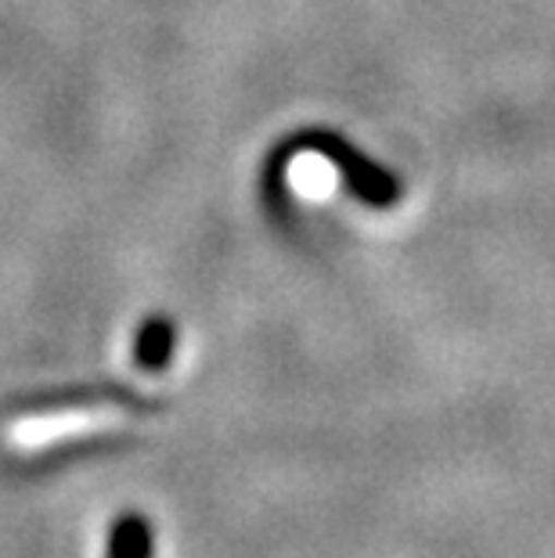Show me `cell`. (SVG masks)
Segmentation results:
<instances>
[{"label": "cell", "mask_w": 555, "mask_h": 558, "mask_svg": "<svg viewBox=\"0 0 555 558\" xmlns=\"http://www.w3.org/2000/svg\"><path fill=\"white\" fill-rule=\"evenodd\" d=\"M152 403L134 397L130 389H73V393H58L51 400L26 408L22 418L11 425L15 439H47L69 425H84L98 418H123V414H148Z\"/></svg>", "instance_id": "cell-1"}, {"label": "cell", "mask_w": 555, "mask_h": 558, "mask_svg": "<svg viewBox=\"0 0 555 558\" xmlns=\"http://www.w3.org/2000/svg\"><path fill=\"white\" fill-rule=\"evenodd\" d=\"M177 350V328L167 317H152L141 325L134 342V364L141 372H162Z\"/></svg>", "instance_id": "cell-2"}, {"label": "cell", "mask_w": 555, "mask_h": 558, "mask_svg": "<svg viewBox=\"0 0 555 558\" xmlns=\"http://www.w3.org/2000/svg\"><path fill=\"white\" fill-rule=\"evenodd\" d=\"M109 558H152V526L141 515H123L112 526Z\"/></svg>", "instance_id": "cell-3"}]
</instances>
